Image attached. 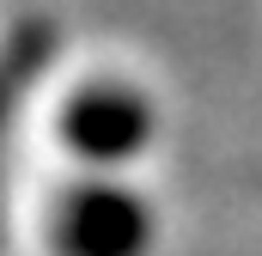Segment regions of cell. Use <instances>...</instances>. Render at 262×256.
Listing matches in <instances>:
<instances>
[{
	"label": "cell",
	"mask_w": 262,
	"mask_h": 256,
	"mask_svg": "<svg viewBox=\"0 0 262 256\" xmlns=\"http://www.w3.org/2000/svg\"><path fill=\"white\" fill-rule=\"evenodd\" d=\"M61 140L67 153H79L92 165H122L152 140V104H146V92H134L122 79H92L67 98Z\"/></svg>",
	"instance_id": "cell-2"
},
{
	"label": "cell",
	"mask_w": 262,
	"mask_h": 256,
	"mask_svg": "<svg viewBox=\"0 0 262 256\" xmlns=\"http://www.w3.org/2000/svg\"><path fill=\"white\" fill-rule=\"evenodd\" d=\"M49 43H55L49 25H25V31L6 43V55H0V140H6V116H12V92L49 67Z\"/></svg>",
	"instance_id": "cell-3"
},
{
	"label": "cell",
	"mask_w": 262,
	"mask_h": 256,
	"mask_svg": "<svg viewBox=\"0 0 262 256\" xmlns=\"http://www.w3.org/2000/svg\"><path fill=\"white\" fill-rule=\"evenodd\" d=\"M152 214L134 189L79 183L55 201V250L61 256H146Z\"/></svg>",
	"instance_id": "cell-1"
}]
</instances>
